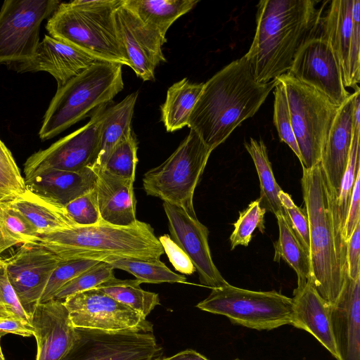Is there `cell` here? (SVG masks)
<instances>
[{
    "mask_svg": "<svg viewBox=\"0 0 360 360\" xmlns=\"http://www.w3.org/2000/svg\"><path fill=\"white\" fill-rule=\"evenodd\" d=\"M314 0H262L256 32L246 58L255 80L266 83L286 74L301 47L319 32L323 6Z\"/></svg>",
    "mask_w": 360,
    "mask_h": 360,
    "instance_id": "6da1fadb",
    "label": "cell"
},
{
    "mask_svg": "<svg viewBox=\"0 0 360 360\" xmlns=\"http://www.w3.org/2000/svg\"><path fill=\"white\" fill-rule=\"evenodd\" d=\"M277 83L257 82L245 57L231 62L204 83L188 127L212 151L255 115Z\"/></svg>",
    "mask_w": 360,
    "mask_h": 360,
    "instance_id": "7a4b0ae2",
    "label": "cell"
},
{
    "mask_svg": "<svg viewBox=\"0 0 360 360\" xmlns=\"http://www.w3.org/2000/svg\"><path fill=\"white\" fill-rule=\"evenodd\" d=\"M301 183L309 222V282L333 305L348 276L347 243L339 220L338 198L330 191L320 163L311 168L302 167Z\"/></svg>",
    "mask_w": 360,
    "mask_h": 360,
    "instance_id": "3957f363",
    "label": "cell"
},
{
    "mask_svg": "<svg viewBox=\"0 0 360 360\" xmlns=\"http://www.w3.org/2000/svg\"><path fill=\"white\" fill-rule=\"evenodd\" d=\"M37 242L61 260L104 262L112 257L160 260L165 253L151 226L139 220L129 226L101 220L96 225L72 226L40 235Z\"/></svg>",
    "mask_w": 360,
    "mask_h": 360,
    "instance_id": "277c9868",
    "label": "cell"
},
{
    "mask_svg": "<svg viewBox=\"0 0 360 360\" xmlns=\"http://www.w3.org/2000/svg\"><path fill=\"white\" fill-rule=\"evenodd\" d=\"M122 1L75 0L60 3L49 18L46 28L51 37L97 60L130 68L114 18V11Z\"/></svg>",
    "mask_w": 360,
    "mask_h": 360,
    "instance_id": "5b68a950",
    "label": "cell"
},
{
    "mask_svg": "<svg viewBox=\"0 0 360 360\" xmlns=\"http://www.w3.org/2000/svg\"><path fill=\"white\" fill-rule=\"evenodd\" d=\"M123 88L122 65L94 62L58 88L44 117L40 139L55 137L91 111L107 105Z\"/></svg>",
    "mask_w": 360,
    "mask_h": 360,
    "instance_id": "8992f818",
    "label": "cell"
},
{
    "mask_svg": "<svg viewBox=\"0 0 360 360\" xmlns=\"http://www.w3.org/2000/svg\"><path fill=\"white\" fill-rule=\"evenodd\" d=\"M212 150L193 129L161 165L143 176V188L148 195L178 206L196 217L193 206L195 188Z\"/></svg>",
    "mask_w": 360,
    "mask_h": 360,
    "instance_id": "52a82bcc",
    "label": "cell"
},
{
    "mask_svg": "<svg viewBox=\"0 0 360 360\" xmlns=\"http://www.w3.org/2000/svg\"><path fill=\"white\" fill-rule=\"evenodd\" d=\"M291 125L302 157V167L320 162L321 153L340 106L313 87L284 74Z\"/></svg>",
    "mask_w": 360,
    "mask_h": 360,
    "instance_id": "ba28073f",
    "label": "cell"
},
{
    "mask_svg": "<svg viewBox=\"0 0 360 360\" xmlns=\"http://www.w3.org/2000/svg\"><path fill=\"white\" fill-rule=\"evenodd\" d=\"M200 310L225 316L234 324L270 330L290 324L292 298L275 290L255 291L227 285L212 288L197 304Z\"/></svg>",
    "mask_w": 360,
    "mask_h": 360,
    "instance_id": "9c48e42d",
    "label": "cell"
},
{
    "mask_svg": "<svg viewBox=\"0 0 360 360\" xmlns=\"http://www.w3.org/2000/svg\"><path fill=\"white\" fill-rule=\"evenodd\" d=\"M75 340L61 360H156L162 353L153 325L105 331L75 328Z\"/></svg>",
    "mask_w": 360,
    "mask_h": 360,
    "instance_id": "30bf717a",
    "label": "cell"
},
{
    "mask_svg": "<svg viewBox=\"0 0 360 360\" xmlns=\"http://www.w3.org/2000/svg\"><path fill=\"white\" fill-rule=\"evenodd\" d=\"M58 0H6L0 10V65L31 60L39 44L42 21L51 17Z\"/></svg>",
    "mask_w": 360,
    "mask_h": 360,
    "instance_id": "8fae6325",
    "label": "cell"
},
{
    "mask_svg": "<svg viewBox=\"0 0 360 360\" xmlns=\"http://www.w3.org/2000/svg\"><path fill=\"white\" fill-rule=\"evenodd\" d=\"M106 105L96 109L83 127L49 148L30 155L24 164V179L48 169L80 172L93 168L100 145V131Z\"/></svg>",
    "mask_w": 360,
    "mask_h": 360,
    "instance_id": "7c38bea8",
    "label": "cell"
},
{
    "mask_svg": "<svg viewBox=\"0 0 360 360\" xmlns=\"http://www.w3.org/2000/svg\"><path fill=\"white\" fill-rule=\"evenodd\" d=\"M287 74L316 89L339 106L351 95L345 86L335 52L320 34L301 47Z\"/></svg>",
    "mask_w": 360,
    "mask_h": 360,
    "instance_id": "4fadbf2b",
    "label": "cell"
},
{
    "mask_svg": "<svg viewBox=\"0 0 360 360\" xmlns=\"http://www.w3.org/2000/svg\"><path fill=\"white\" fill-rule=\"evenodd\" d=\"M60 261L38 242L22 244L13 255L2 259L8 281L30 316Z\"/></svg>",
    "mask_w": 360,
    "mask_h": 360,
    "instance_id": "5bb4252c",
    "label": "cell"
},
{
    "mask_svg": "<svg viewBox=\"0 0 360 360\" xmlns=\"http://www.w3.org/2000/svg\"><path fill=\"white\" fill-rule=\"evenodd\" d=\"M63 302L75 328L119 331L148 323L134 309L97 288L74 294Z\"/></svg>",
    "mask_w": 360,
    "mask_h": 360,
    "instance_id": "9a60e30c",
    "label": "cell"
},
{
    "mask_svg": "<svg viewBox=\"0 0 360 360\" xmlns=\"http://www.w3.org/2000/svg\"><path fill=\"white\" fill-rule=\"evenodd\" d=\"M163 208L168 220L172 239L182 249L193 263L202 285L211 289L229 283L215 266L208 243V229L197 217L184 209L167 202Z\"/></svg>",
    "mask_w": 360,
    "mask_h": 360,
    "instance_id": "2e32d148",
    "label": "cell"
},
{
    "mask_svg": "<svg viewBox=\"0 0 360 360\" xmlns=\"http://www.w3.org/2000/svg\"><path fill=\"white\" fill-rule=\"evenodd\" d=\"M114 18L130 68L143 81L154 80L157 65L166 60L162 46L167 39L143 22L124 0L115 8Z\"/></svg>",
    "mask_w": 360,
    "mask_h": 360,
    "instance_id": "e0dca14e",
    "label": "cell"
},
{
    "mask_svg": "<svg viewBox=\"0 0 360 360\" xmlns=\"http://www.w3.org/2000/svg\"><path fill=\"white\" fill-rule=\"evenodd\" d=\"M31 325L37 341L36 360H61L75 340V328L61 300L37 304L31 314Z\"/></svg>",
    "mask_w": 360,
    "mask_h": 360,
    "instance_id": "ac0fdd59",
    "label": "cell"
},
{
    "mask_svg": "<svg viewBox=\"0 0 360 360\" xmlns=\"http://www.w3.org/2000/svg\"><path fill=\"white\" fill-rule=\"evenodd\" d=\"M96 61V59L81 50L45 35L31 60L11 65L18 72H46L56 80L58 88Z\"/></svg>",
    "mask_w": 360,
    "mask_h": 360,
    "instance_id": "d6986e66",
    "label": "cell"
},
{
    "mask_svg": "<svg viewBox=\"0 0 360 360\" xmlns=\"http://www.w3.org/2000/svg\"><path fill=\"white\" fill-rule=\"evenodd\" d=\"M329 317L338 360H360V276L347 277Z\"/></svg>",
    "mask_w": 360,
    "mask_h": 360,
    "instance_id": "ffe728a7",
    "label": "cell"
},
{
    "mask_svg": "<svg viewBox=\"0 0 360 360\" xmlns=\"http://www.w3.org/2000/svg\"><path fill=\"white\" fill-rule=\"evenodd\" d=\"M354 93L340 106L323 146L320 165L330 191L338 198L348 163L354 134Z\"/></svg>",
    "mask_w": 360,
    "mask_h": 360,
    "instance_id": "44dd1931",
    "label": "cell"
},
{
    "mask_svg": "<svg viewBox=\"0 0 360 360\" xmlns=\"http://www.w3.org/2000/svg\"><path fill=\"white\" fill-rule=\"evenodd\" d=\"M93 168L80 172L48 169L25 179V188L55 204L65 207L96 186Z\"/></svg>",
    "mask_w": 360,
    "mask_h": 360,
    "instance_id": "7402d4cb",
    "label": "cell"
},
{
    "mask_svg": "<svg viewBox=\"0 0 360 360\" xmlns=\"http://www.w3.org/2000/svg\"><path fill=\"white\" fill-rule=\"evenodd\" d=\"M292 302L290 325L311 333L337 358L329 317L330 304L309 281L297 285L294 290Z\"/></svg>",
    "mask_w": 360,
    "mask_h": 360,
    "instance_id": "603a6c76",
    "label": "cell"
},
{
    "mask_svg": "<svg viewBox=\"0 0 360 360\" xmlns=\"http://www.w3.org/2000/svg\"><path fill=\"white\" fill-rule=\"evenodd\" d=\"M97 199L101 219L108 224L129 226L137 221L134 182L102 169L96 171Z\"/></svg>",
    "mask_w": 360,
    "mask_h": 360,
    "instance_id": "cb8c5ba5",
    "label": "cell"
},
{
    "mask_svg": "<svg viewBox=\"0 0 360 360\" xmlns=\"http://www.w3.org/2000/svg\"><path fill=\"white\" fill-rule=\"evenodd\" d=\"M3 202L25 217L39 236L77 226L69 217L65 207L55 204L27 189L12 200Z\"/></svg>",
    "mask_w": 360,
    "mask_h": 360,
    "instance_id": "d4e9b609",
    "label": "cell"
},
{
    "mask_svg": "<svg viewBox=\"0 0 360 360\" xmlns=\"http://www.w3.org/2000/svg\"><path fill=\"white\" fill-rule=\"evenodd\" d=\"M353 2L354 0L332 1L319 25L320 35L330 44L340 63L344 84L348 73Z\"/></svg>",
    "mask_w": 360,
    "mask_h": 360,
    "instance_id": "484cf974",
    "label": "cell"
},
{
    "mask_svg": "<svg viewBox=\"0 0 360 360\" xmlns=\"http://www.w3.org/2000/svg\"><path fill=\"white\" fill-rule=\"evenodd\" d=\"M137 98L138 92H133L114 106L105 109L100 131L98 155L94 167L96 172L103 169L115 145L132 133L131 124Z\"/></svg>",
    "mask_w": 360,
    "mask_h": 360,
    "instance_id": "4316f807",
    "label": "cell"
},
{
    "mask_svg": "<svg viewBox=\"0 0 360 360\" xmlns=\"http://www.w3.org/2000/svg\"><path fill=\"white\" fill-rule=\"evenodd\" d=\"M198 2V0H124V4L143 22L164 38L170 26Z\"/></svg>",
    "mask_w": 360,
    "mask_h": 360,
    "instance_id": "83f0119b",
    "label": "cell"
},
{
    "mask_svg": "<svg viewBox=\"0 0 360 360\" xmlns=\"http://www.w3.org/2000/svg\"><path fill=\"white\" fill-rule=\"evenodd\" d=\"M204 83H191L187 78L173 84L167 90L161 107L162 121L168 132H173L188 125Z\"/></svg>",
    "mask_w": 360,
    "mask_h": 360,
    "instance_id": "f1b7e54d",
    "label": "cell"
},
{
    "mask_svg": "<svg viewBox=\"0 0 360 360\" xmlns=\"http://www.w3.org/2000/svg\"><path fill=\"white\" fill-rule=\"evenodd\" d=\"M277 219L279 236L274 244V260L281 259L287 262L297 276V285L305 283L310 279V260L300 240L291 227L286 214L275 215Z\"/></svg>",
    "mask_w": 360,
    "mask_h": 360,
    "instance_id": "f546056e",
    "label": "cell"
},
{
    "mask_svg": "<svg viewBox=\"0 0 360 360\" xmlns=\"http://www.w3.org/2000/svg\"><path fill=\"white\" fill-rule=\"evenodd\" d=\"M244 146L253 160L259 177L261 205L266 211L275 215L286 214L278 198L282 189L274 177L266 145L262 140L250 138Z\"/></svg>",
    "mask_w": 360,
    "mask_h": 360,
    "instance_id": "4dcf8cb0",
    "label": "cell"
},
{
    "mask_svg": "<svg viewBox=\"0 0 360 360\" xmlns=\"http://www.w3.org/2000/svg\"><path fill=\"white\" fill-rule=\"evenodd\" d=\"M141 283L137 279L122 280L115 277L95 288L129 307L146 319L160 304V298L158 294L143 290L140 287Z\"/></svg>",
    "mask_w": 360,
    "mask_h": 360,
    "instance_id": "1f68e13d",
    "label": "cell"
},
{
    "mask_svg": "<svg viewBox=\"0 0 360 360\" xmlns=\"http://www.w3.org/2000/svg\"><path fill=\"white\" fill-rule=\"evenodd\" d=\"M104 262L113 269L124 270L142 283H186L184 275L176 274L160 260H144L136 258L112 257Z\"/></svg>",
    "mask_w": 360,
    "mask_h": 360,
    "instance_id": "d6a6232c",
    "label": "cell"
},
{
    "mask_svg": "<svg viewBox=\"0 0 360 360\" xmlns=\"http://www.w3.org/2000/svg\"><path fill=\"white\" fill-rule=\"evenodd\" d=\"M138 145L133 134L124 136L113 148L110 153L103 169L105 171L134 181Z\"/></svg>",
    "mask_w": 360,
    "mask_h": 360,
    "instance_id": "836d02e7",
    "label": "cell"
},
{
    "mask_svg": "<svg viewBox=\"0 0 360 360\" xmlns=\"http://www.w3.org/2000/svg\"><path fill=\"white\" fill-rule=\"evenodd\" d=\"M266 210L261 206L259 198L252 201L248 207L239 212L238 220L233 223L234 229L230 236L231 250L238 245L248 246L254 231L258 228L264 232Z\"/></svg>",
    "mask_w": 360,
    "mask_h": 360,
    "instance_id": "e575fe53",
    "label": "cell"
},
{
    "mask_svg": "<svg viewBox=\"0 0 360 360\" xmlns=\"http://www.w3.org/2000/svg\"><path fill=\"white\" fill-rule=\"evenodd\" d=\"M359 142L360 134L354 132L349 158L337 200L338 213L342 233L348 214L353 188L356 176L360 172Z\"/></svg>",
    "mask_w": 360,
    "mask_h": 360,
    "instance_id": "d590c367",
    "label": "cell"
},
{
    "mask_svg": "<svg viewBox=\"0 0 360 360\" xmlns=\"http://www.w3.org/2000/svg\"><path fill=\"white\" fill-rule=\"evenodd\" d=\"M25 189L24 177L11 151L0 139V202L12 200Z\"/></svg>",
    "mask_w": 360,
    "mask_h": 360,
    "instance_id": "8d00e7d4",
    "label": "cell"
},
{
    "mask_svg": "<svg viewBox=\"0 0 360 360\" xmlns=\"http://www.w3.org/2000/svg\"><path fill=\"white\" fill-rule=\"evenodd\" d=\"M113 267L105 262H99L63 286L54 300L63 301L67 297L95 288L102 283L115 278Z\"/></svg>",
    "mask_w": 360,
    "mask_h": 360,
    "instance_id": "74e56055",
    "label": "cell"
},
{
    "mask_svg": "<svg viewBox=\"0 0 360 360\" xmlns=\"http://www.w3.org/2000/svg\"><path fill=\"white\" fill-rule=\"evenodd\" d=\"M0 229L16 245L37 242L39 236L25 217L4 202H0Z\"/></svg>",
    "mask_w": 360,
    "mask_h": 360,
    "instance_id": "f35d334b",
    "label": "cell"
},
{
    "mask_svg": "<svg viewBox=\"0 0 360 360\" xmlns=\"http://www.w3.org/2000/svg\"><path fill=\"white\" fill-rule=\"evenodd\" d=\"M274 89V124L276 127L280 140L285 143L291 148L301 162L302 157L291 125L285 87L277 79V83Z\"/></svg>",
    "mask_w": 360,
    "mask_h": 360,
    "instance_id": "ab89813d",
    "label": "cell"
},
{
    "mask_svg": "<svg viewBox=\"0 0 360 360\" xmlns=\"http://www.w3.org/2000/svg\"><path fill=\"white\" fill-rule=\"evenodd\" d=\"M98 262L90 259L61 260L51 274L39 303L53 300L67 283Z\"/></svg>",
    "mask_w": 360,
    "mask_h": 360,
    "instance_id": "60d3db41",
    "label": "cell"
},
{
    "mask_svg": "<svg viewBox=\"0 0 360 360\" xmlns=\"http://www.w3.org/2000/svg\"><path fill=\"white\" fill-rule=\"evenodd\" d=\"M65 209L76 226L98 224L102 219L97 199L96 186L65 206Z\"/></svg>",
    "mask_w": 360,
    "mask_h": 360,
    "instance_id": "b9f144b4",
    "label": "cell"
},
{
    "mask_svg": "<svg viewBox=\"0 0 360 360\" xmlns=\"http://www.w3.org/2000/svg\"><path fill=\"white\" fill-rule=\"evenodd\" d=\"M360 81V1L354 0L352 6V35L350 43L348 73L345 87L355 89Z\"/></svg>",
    "mask_w": 360,
    "mask_h": 360,
    "instance_id": "7bdbcfd3",
    "label": "cell"
},
{
    "mask_svg": "<svg viewBox=\"0 0 360 360\" xmlns=\"http://www.w3.org/2000/svg\"><path fill=\"white\" fill-rule=\"evenodd\" d=\"M281 204L285 212L291 227L309 254V231L306 210L297 207L290 195L281 190L278 193Z\"/></svg>",
    "mask_w": 360,
    "mask_h": 360,
    "instance_id": "ee69618b",
    "label": "cell"
},
{
    "mask_svg": "<svg viewBox=\"0 0 360 360\" xmlns=\"http://www.w3.org/2000/svg\"><path fill=\"white\" fill-rule=\"evenodd\" d=\"M0 301L17 319L31 324V316L22 307L0 260Z\"/></svg>",
    "mask_w": 360,
    "mask_h": 360,
    "instance_id": "f6af8a7d",
    "label": "cell"
},
{
    "mask_svg": "<svg viewBox=\"0 0 360 360\" xmlns=\"http://www.w3.org/2000/svg\"><path fill=\"white\" fill-rule=\"evenodd\" d=\"M158 240L176 271L183 275H191L196 271L187 255L168 234L160 236Z\"/></svg>",
    "mask_w": 360,
    "mask_h": 360,
    "instance_id": "bcb514c9",
    "label": "cell"
},
{
    "mask_svg": "<svg viewBox=\"0 0 360 360\" xmlns=\"http://www.w3.org/2000/svg\"><path fill=\"white\" fill-rule=\"evenodd\" d=\"M360 221H359L347 244V275L351 279L360 276Z\"/></svg>",
    "mask_w": 360,
    "mask_h": 360,
    "instance_id": "7dc6e473",
    "label": "cell"
},
{
    "mask_svg": "<svg viewBox=\"0 0 360 360\" xmlns=\"http://www.w3.org/2000/svg\"><path fill=\"white\" fill-rule=\"evenodd\" d=\"M359 201H360V172L356 176L355 184L349 203V210L345 226L343 229V236L347 243L348 239L352 235L355 226L359 221H360L359 213Z\"/></svg>",
    "mask_w": 360,
    "mask_h": 360,
    "instance_id": "c3c4849f",
    "label": "cell"
},
{
    "mask_svg": "<svg viewBox=\"0 0 360 360\" xmlns=\"http://www.w3.org/2000/svg\"><path fill=\"white\" fill-rule=\"evenodd\" d=\"M8 333L22 337H30L33 335V328L30 323L16 318L1 320L0 338Z\"/></svg>",
    "mask_w": 360,
    "mask_h": 360,
    "instance_id": "681fc988",
    "label": "cell"
},
{
    "mask_svg": "<svg viewBox=\"0 0 360 360\" xmlns=\"http://www.w3.org/2000/svg\"><path fill=\"white\" fill-rule=\"evenodd\" d=\"M156 360H209L201 354L193 349H186L172 356Z\"/></svg>",
    "mask_w": 360,
    "mask_h": 360,
    "instance_id": "f907efd6",
    "label": "cell"
},
{
    "mask_svg": "<svg viewBox=\"0 0 360 360\" xmlns=\"http://www.w3.org/2000/svg\"><path fill=\"white\" fill-rule=\"evenodd\" d=\"M16 244L13 241L10 240L7 237L4 236L0 229V260L1 254L7 249L15 245ZM1 302V301H0Z\"/></svg>",
    "mask_w": 360,
    "mask_h": 360,
    "instance_id": "816d5d0a",
    "label": "cell"
},
{
    "mask_svg": "<svg viewBox=\"0 0 360 360\" xmlns=\"http://www.w3.org/2000/svg\"><path fill=\"white\" fill-rule=\"evenodd\" d=\"M11 318L15 317L6 309V307L2 303L0 302V321Z\"/></svg>",
    "mask_w": 360,
    "mask_h": 360,
    "instance_id": "f5cc1de1",
    "label": "cell"
},
{
    "mask_svg": "<svg viewBox=\"0 0 360 360\" xmlns=\"http://www.w3.org/2000/svg\"><path fill=\"white\" fill-rule=\"evenodd\" d=\"M1 339V338H0ZM0 360H6L4 355V353L2 352V349H1V342H0Z\"/></svg>",
    "mask_w": 360,
    "mask_h": 360,
    "instance_id": "db71d44e",
    "label": "cell"
},
{
    "mask_svg": "<svg viewBox=\"0 0 360 360\" xmlns=\"http://www.w3.org/2000/svg\"><path fill=\"white\" fill-rule=\"evenodd\" d=\"M234 360H240L239 359H235Z\"/></svg>",
    "mask_w": 360,
    "mask_h": 360,
    "instance_id": "11a10c76",
    "label": "cell"
}]
</instances>
